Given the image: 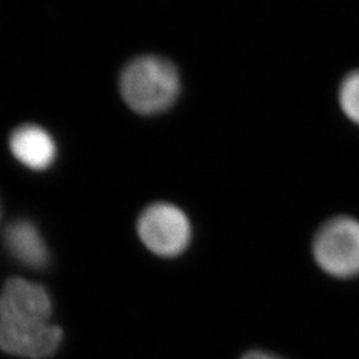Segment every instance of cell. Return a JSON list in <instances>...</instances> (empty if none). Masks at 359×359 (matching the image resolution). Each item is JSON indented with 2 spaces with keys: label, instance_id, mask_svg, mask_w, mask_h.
Instances as JSON below:
<instances>
[{
  "label": "cell",
  "instance_id": "cell-3",
  "mask_svg": "<svg viewBox=\"0 0 359 359\" xmlns=\"http://www.w3.org/2000/svg\"><path fill=\"white\" fill-rule=\"evenodd\" d=\"M137 234L156 256L175 258L192 243V224L179 206L156 203L142 210L137 219Z\"/></svg>",
  "mask_w": 359,
  "mask_h": 359
},
{
  "label": "cell",
  "instance_id": "cell-9",
  "mask_svg": "<svg viewBox=\"0 0 359 359\" xmlns=\"http://www.w3.org/2000/svg\"><path fill=\"white\" fill-rule=\"evenodd\" d=\"M0 221H1V206H0Z\"/></svg>",
  "mask_w": 359,
  "mask_h": 359
},
{
  "label": "cell",
  "instance_id": "cell-4",
  "mask_svg": "<svg viewBox=\"0 0 359 359\" xmlns=\"http://www.w3.org/2000/svg\"><path fill=\"white\" fill-rule=\"evenodd\" d=\"M65 332L51 322L0 320V350L23 359H50L59 351Z\"/></svg>",
  "mask_w": 359,
  "mask_h": 359
},
{
  "label": "cell",
  "instance_id": "cell-6",
  "mask_svg": "<svg viewBox=\"0 0 359 359\" xmlns=\"http://www.w3.org/2000/svg\"><path fill=\"white\" fill-rule=\"evenodd\" d=\"M7 253L15 262L31 270H46L51 264V253L36 224L27 218L11 221L3 233Z\"/></svg>",
  "mask_w": 359,
  "mask_h": 359
},
{
  "label": "cell",
  "instance_id": "cell-7",
  "mask_svg": "<svg viewBox=\"0 0 359 359\" xmlns=\"http://www.w3.org/2000/svg\"><path fill=\"white\" fill-rule=\"evenodd\" d=\"M13 157L31 170H46L57 156V147L50 132L36 124L15 128L8 140Z\"/></svg>",
  "mask_w": 359,
  "mask_h": 359
},
{
  "label": "cell",
  "instance_id": "cell-8",
  "mask_svg": "<svg viewBox=\"0 0 359 359\" xmlns=\"http://www.w3.org/2000/svg\"><path fill=\"white\" fill-rule=\"evenodd\" d=\"M338 103L344 115L359 126V69L344 77L338 90Z\"/></svg>",
  "mask_w": 359,
  "mask_h": 359
},
{
  "label": "cell",
  "instance_id": "cell-2",
  "mask_svg": "<svg viewBox=\"0 0 359 359\" xmlns=\"http://www.w3.org/2000/svg\"><path fill=\"white\" fill-rule=\"evenodd\" d=\"M313 257L326 274L337 278L359 276V221L338 216L326 221L313 238Z\"/></svg>",
  "mask_w": 359,
  "mask_h": 359
},
{
  "label": "cell",
  "instance_id": "cell-1",
  "mask_svg": "<svg viewBox=\"0 0 359 359\" xmlns=\"http://www.w3.org/2000/svg\"><path fill=\"white\" fill-rule=\"evenodd\" d=\"M118 87L123 100L132 111L139 115H160L177 102L181 77L170 60L157 55H142L121 69Z\"/></svg>",
  "mask_w": 359,
  "mask_h": 359
},
{
  "label": "cell",
  "instance_id": "cell-5",
  "mask_svg": "<svg viewBox=\"0 0 359 359\" xmlns=\"http://www.w3.org/2000/svg\"><path fill=\"white\" fill-rule=\"evenodd\" d=\"M53 302L50 292L38 283L13 277L0 293V320L50 322Z\"/></svg>",
  "mask_w": 359,
  "mask_h": 359
}]
</instances>
